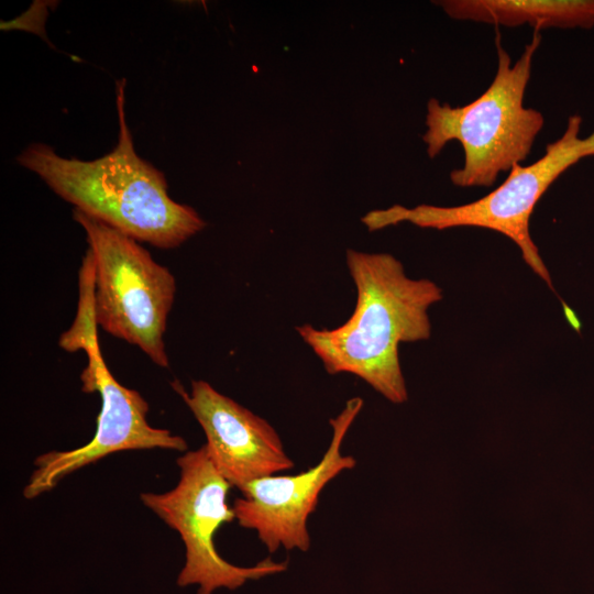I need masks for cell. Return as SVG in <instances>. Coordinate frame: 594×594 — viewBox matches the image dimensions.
<instances>
[{
    "label": "cell",
    "instance_id": "6da1fadb",
    "mask_svg": "<svg viewBox=\"0 0 594 594\" xmlns=\"http://www.w3.org/2000/svg\"><path fill=\"white\" fill-rule=\"evenodd\" d=\"M346 265L356 288L351 317L333 329L305 323L296 331L328 374H352L387 400L403 404L408 394L399 344L430 338L428 309L442 299V289L428 278L408 277L388 253L349 249Z\"/></svg>",
    "mask_w": 594,
    "mask_h": 594
},
{
    "label": "cell",
    "instance_id": "7a4b0ae2",
    "mask_svg": "<svg viewBox=\"0 0 594 594\" xmlns=\"http://www.w3.org/2000/svg\"><path fill=\"white\" fill-rule=\"evenodd\" d=\"M125 80L117 81L119 140L94 161L65 158L45 144L28 146L18 162L37 174L75 210L160 249H173L206 227L189 206L173 200L162 172L135 152L124 113Z\"/></svg>",
    "mask_w": 594,
    "mask_h": 594
},
{
    "label": "cell",
    "instance_id": "3957f363",
    "mask_svg": "<svg viewBox=\"0 0 594 594\" xmlns=\"http://www.w3.org/2000/svg\"><path fill=\"white\" fill-rule=\"evenodd\" d=\"M501 40L496 30L497 70L479 98L463 107L440 103L435 98L427 103V131L422 140L429 157H436L452 140L463 148V167L450 173L452 184L458 187L494 185L499 173L509 172L528 157L544 124L540 111L524 107L534 55L541 42L540 32L534 31L515 64Z\"/></svg>",
    "mask_w": 594,
    "mask_h": 594
},
{
    "label": "cell",
    "instance_id": "277c9868",
    "mask_svg": "<svg viewBox=\"0 0 594 594\" xmlns=\"http://www.w3.org/2000/svg\"><path fill=\"white\" fill-rule=\"evenodd\" d=\"M581 116L569 117L564 133L546 146L538 161L528 166L515 164L497 188L477 200L453 207L394 205L373 210L361 221L369 231L404 221L437 230L458 227L493 230L510 239L519 248L525 263L553 289L549 271L530 235V217L540 198L568 168L584 157L594 156V131L581 138Z\"/></svg>",
    "mask_w": 594,
    "mask_h": 594
},
{
    "label": "cell",
    "instance_id": "5b68a950",
    "mask_svg": "<svg viewBox=\"0 0 594 594\" xmlns=\"http://www.w3.org/2000/svg\"><path fill=\"white\" fill-rule=\"evenodd\" d=\"M74 219L86 232L94 262L97 324L168 367L164 334L175 298L174 275L133 238L78 210Z\"/></svg>",
    "mask_w": 594,
    "mask_h": 594
},
{
    "label": "cell",
    "instance_id": "8992f818",
    "mask_svg": "<svg viewBox=\"0 0 594 594\" xmlns=\"http://www.w3.org/2000/svg\"><path fill=\"white\" fill-rule=\"evenodd\" d=\"M176 463V486L164 493L143 492L140 499L184 542L186 559L177 578L179 586L197 584L198 594H212L220 587L237 590L248 580L286 571L287 561L275 562L271 558L250 568L224 560L217 551L215 536L222 525L235 520L228 504L232 486L217 470L205 446L187 451Z\"/></svg>",
    "mask_w": 594,
    "mask_h": 594
},
{
    "label": "cell",
    "instance_id": "52a82bcc",
    "mask_svg": "<svg viewBox=\"0 0 594 594\" xmlns=\"http://www.w3.org/2000/svg\"><path fill=\"white\" fill-rule=\"evenodd\" d=\"M79 350L88 356V364L80 374L81 391L87 394L98 393L101 399L95 435L79 448L52 450L38 455L22 492L26 499L51 492L67 475L112 453L187 449L183 437L148 424L147 402L138 391L123 386L113 377L102 358L97 333L85 338Z\"/></svg>",
    "mask_w": 594,
    "mask_h": 594
},
{
    "label": "cell",
    "instance_id": "ba28073f",
    "mask_svg": "<svg viewBox=\"0 0 594 594\" xmlns=\"http://www.w3.org/2000/svg\"><path fill=\"white\" fill-rule=\"evenodd\" d=\"M363 404L361 397H352L330 419L331 440L316 465L295 475L264 476L240 488L242 497L232 505L235 520L242 528L254 530L270 553L279 548L309 550L308 518L316 510L320 493L356 464L352 455L342 453V443Z\"/></svg>",
    "mask_w": 594,
    "mask_h": 594
},
{
    "label": "cell",
    "instance_id": "9c48e42d",
    "mask_svg": "<svg viewBox=\"0 0 594 594\" xmlns=\"http://www.w3.org/2000/svg\"><path fill=\"white\" fill-rule=\"evenodd\" d=\"M172 387L188 406L206 436V451L221 475L237 488L294 468L275 428L206 381L190 392L178 381Z\"/></svg>",
    "mask_w": 594,
    "mask_h": 594
},
{
    "label": "cell",
    "instance_id": "30bf717a",
    "mask_svg": "<svg viewBox=\"0 0 594 594\" xmlns=\"http://www.w3.org/2000/svg\"><path fill=\"white\" fill-rule=\"evenodd\" d=\"M452 19L519 26L592 29L594 0H442L435 1Z\"/></svg>",
    "mask_w": 594,
    "mask_h": 594
},
{
    "label": "cell",
    "instance_id": "8fae6325",
    "mask_svg": "<svg viewBox=\"0 0 594 594\" xmlns=\"http://www.w3.org/2000/svg\"><path fill=\"white\" fill-rule=\"evenodd\" d=\"M51 1H34L30 9L13 21L2 22L1 30L22 29L36 33L46 38L44 23L48 15V8L53 6Z\"/></svg>",
    "mask_w": 594,
    "mask_h": 594
}]
</instances>
